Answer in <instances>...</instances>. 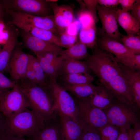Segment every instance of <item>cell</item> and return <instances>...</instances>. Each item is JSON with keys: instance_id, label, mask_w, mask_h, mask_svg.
Segmentation results:
<instances>
[{"instance_id": "6da1fadb", "label": "cell", "mask_w": 140, "mask_h": 140, "mask_svg": "<svg viewBox=\"0 0 140 140\" xmlns=\"http://www.w3.org/2000/svg\"><path fill=\"white\" fill-rule=\"evenodd\" d=\"M17 84L28 101L30 108L44 120L55 118L58 115L56 104L47 88L26 79L18 81Z\"/></svg>"}, {"instance_id": "7a4b0ae2", "label": "cell", "mask_w": 140, "mask_h": 140, "mask_svg": "<svg viewBox=\"0 0 140 140\" xmlns=\"http://www.w3.org/2000/svg\"><path fill=\"white\" fill-rule=\"evenodd\" d=\"M5 118V135L26 137L32 139L44 121L37 113L29 108L12 117Z\"/></svg>"}, {"instance_id": "3957f363", "label": "cell", "mask_w": 140, "mask_h": 140, "mask_svg": "<svg viewBox=\"0 0 140 140\" xmlns=\"http://www.w3.org/2000/svg\"><path fill=\"white\" fill-rule=\"evenodd\" d=\"M85 62L98 78L101 84L106 88L121 70L112 54L97 46Z\"/></svg>"}, {"instance_id": "277c9868", "label": "cell", "mask_w": 140, "mask_h": 140, "mask_svg": "<svg viewBox=\"0 0 140 140\" xmlns=\"http://www.w3.org/2000/svg\"><path fill=\"white\" fill-rule=\"evenodd\" d=\"M139 110L135 106L116 99L110 107L103 110L106 115L108 124L120 129H129L140 122Z\"/></svg>"}, {"instance_id": "5b68a950", "label": "cell", "mask_w": 140, "mask_h": 140, "mask_svg": "<svg viewBox=\"0 0 140 140\" xmlns=\"http://www.w3.org/2000/svg\"><path fill=\"white\" fill-rule=\"evenodd\" d=\"M74 99L78 112L79 123L83 129L99 131L108 124L103 110L91 105L88 97L79 98L76 97Z\"/></svg>"}, {"instance_id": "8992f818", "label": "cell", "mask_w": 140, "mask_h": 140, "mask_svg": "<svg viewBox=\"0 0 140 140\" xmlns=\"http://www.w3.org/2000/svg\"><path fill=\"white\" fill-rule=\"evenodd\" d=\"M47 83V89L53 97L58 110L80 125L78 110L73 97L62 86L58 83L56 80H49Z\"/></svg>"}, {"instance_id": "52a82bcc", "label": "cell", "mask_w": 140, "mask_h": 140, "mask_svg": "<svg viewBox=\"0 0 140 140\" xmlns=\"http://www.w3.org/2000/svg\"><path fill=\"white\" fill-rule=\"evenodd\" d=\"M30 107L28 101L17 84L5 93L0 101V111L6 118L12 117Z\"/></svg>"}, {"instance_id": "ba28073f", "label": "cell", "mask_w": 140, "mask_h": 140, "mask_svg": "<svg viewBox=\"0 0 140 140\" xmlns=\"http://www.w3.org/2000/svg\"><path fill=\"white\" fill-rule=\"evenodd\" d=\"M118 8H109L98 5L97 11L102 24L98 31V35L121 43V34L119 32L117 19Z\"/></svg>"}, {"instance_id": "9c48e42d", "label": "cell", "mask_w": 140, "mask_h": 140, "mask_svg": "<svg viewBox=\"0 0 140 140\" xmlns=\"http://www.w3.org/2000/svg\"><path fill=\"white\" fill-rule=\"evenodd\" d=\"M1 1L4 9L28 15L46 16L50 9L48 2L41 0H9Z\"/></svg>"}, {"instance_id": "30bf717a", "label": "cell", "mask_w": 140, "mask_h": 140, "mask_svg": "<svg viewBox=\"0 0 140 140\" xmlns=\"http://www.w3.org/2000/svg\"><path fill=\"white\" fill-rule=\"evenodd\" d=\"M11 18L14 25L20 24L31 26L50 31L56 34L58 29L53 15L38 16L17 12L5 9Z\"/></svg>"}, {"instance_id": "8fae6325", "label": "cell", "mask_w": 140, "mask_h": 140, "mask_svg": "<svg viewBox=\"0 0 140 140\" xmlns=\"http://www.w3.org/2000/svg\"><path fill=\"white\" fill-rule=\"evenodd\" d=\"M106 88L115 99L137 107L134 103L131 87L122 71Z\"/></svg>"}, {"instance_id": "7c38bea8", "label": "cell", "mask_w": 140, "mask_h": 140, "mask_svg": "<svg viewBox=\"0 0 140 140\" xmlns=\"http://www.w3.org/2000/svg\"><path fill=\"white\" fill-rule=\"evenodd\" d=\"M30 54L16 47L11 55L8 71L12 80L16 82L25 79L26 72L30 62Z\"/></svg>"}, {"instance_id": "4fadbf2b", "label": "cell", "mask_w": 140, "mask_h": 140, "mask_svg": "<svg viewBox=\"0 0 140 140\" xmlns=\"http://www.w3.org/2000/svg\"><path fill=\"white\" fill-rule=\"evenodd\" d=\"M33 139L65 140L59 114L55 118L44 120L42 125Z\"/></svg>"}, {"instance_id": "5bb4252c", "label": "cell", "mask_w": 140, "mask_h": 140, "mask_svg": "<svg viewBox=\"0 0 140 140\" xmlns=\"http://www.w3.org/2000/svg\"><path fill=\"white\" fill-rule=\"evenodd\" d=\"M50 3L53 11L54 18L57 28L58 34L65 31L75 20L73 10L69 5H59L57 4V2Z\"/></svg>"}, {"instance_id": "9a60e30c", "label": "cell", "mask_w": 140, "mask_h": 140, "mask_svg": "<svg viewBox=\"0 0 140 140\" xmlns=\"http://www.w3.org/2000/svg\"><path fill=\"white\" fill-rule=\"evenodd\" d=\"M98 36L96 39L97 46L114 54L118 63L127 56L134 54L121 43L101 35Z\"/></svg>"}, {"instance_id": "2e32d148", "label": "cell", "mask_w": 140, "mask_h": 140, "mask_svg": "<svg viewBox=\"0 0 140 140\" xmlns=\"http://www.w3.org/2000/svg\"><path fill=\"white\" fill-rule=\"evenodd\" d=\"M23 32V38L25 45L36 54L48 51H60L62 50L61 47Z\"/></svg>"}, {"instance_id": "e0dca14e", "label": "cell", "mask_w": 140, "mask_h": 140, "mask_svg": "<svg viewBox=\"0 0 140 140\" xmlns=\"http://www.w3.org/2000/svg\"><path fill=\"white\" fill-rule=\"evenodd\" d=\"M133 93L136 106L140 108V72L118 63Z\"/></svg>"}, {"instance_id": "ac0fdd59", "label": "cell", "mask_w": 140, "mask_h": 140, "mask_svg": "<svg viewBox=\"0 0 140 140\" xmlns=\"http://www.w3.org/2000/svg\"><path fill=\"white\" fill-rule=\"evenodd\" d=\"M65 140H79L83 129L80 124L58 110Z\"/></svg>"}, {"instance_id": "d6986e66", "label": "cell", "mask_w": 140, "mask_h": 140, "mask_svg": "<svg viewBox=\"0 0 140 140\" xmlns=\"http://www.w3.org/2000/svg\"><path fill=\"white\" fill-rule=\"evenodd\" d=\"M117 23L125 30L128 35L140 34V22L130 14L118 8L117 12Z\"/></svg>"}, {"instance_id": "ffe728a7", "label": "cell", "mask_w": 140, "mask_h": 140, "mask_svg": "<svg viewBox=\"0 0 140 140\" xmlns=\"http://www.w3.org/2000/svg\"><path fill=\"white\" fill-rule=\"evenodd\" d=\"M99 90L93 95L88 97L90 104L102 110L110 107L116 99L114 98L106 88L101 84Z\"/></svg>"}, {"instance_id": "44dd1931", "label": "cell", "mask_w": 140, "mask_h": 140, "mask_svg": "<svg viewBox=\"0 0 140 140\" xmlns=\"http://www.w3.org/2000/svg\"><path fill=\"white\" fill-rule=\"evenodd\" d=\"M15 25L25 32L45 41L61 47L58 36L50 31L22 24H17Z\"/></svg>"}, {"instance_id": "7402d4cb", "label": "cell", "mask_w": 140, "mask_h": 140, "mask_svg": "<svg viewBox=\"0 0 140 140\" xmlns=\"http://www.w3.org/2000/svg\"><path fill=\"white\" fill-rule=\"evenodd\" d=\"M62 86L67 92L79 98H87L91 96L96 93L100 88V86H95L92 83L77 85L64 84Z\"/></svg>"}, {"instance_id": "603a6c76", "label": "cell", "mask_w": 140, "mask_h": 140, "mask_svg": "<svg viewBox=\"0 0 140 140\" xmlns=\"http://www.w3.org/2000/svg\"><path fill=\"white\" fill-rule=\"evenodd\" d=\"M63 59H69L80 61L87 59L90 55L87 47L79 41L70 48L61 51L60 54Z\"/></svg>"}, {"instance_id": "cb8c5ba5", "label": "cell", "mask_w": 140, "mask_h": 140, "mask_svg": "<svg viewBox=\"0 0 140 140\" xmlns=\"http://www.w3.org/2000/svg\"><path fill=\"white\" fill-rule=\"evenodd\" d=\"M36 58L42 66L46 77L48 80H56L61 74L63 59L60 56L58 57L52 62H48L39 57Z\"/></svg>"}, {"instance_id": "d4e9b609", "label": "cell", "mask_w": 140, "mask_h": 140, "mask_svg": "<svg viewBox=\"0 0 140 140\" xmlns=\"http://www.w3.org/2000/svg\"><path fill=\"white\" fill-rule=\"evenodd\" d=\"M90 70L85 61L63 59L61 74L88 73Z\"/></svg>"}, {"instance_id": "484cf974", "label": "cell", "mask_w": 140, "mask_h": 140, "mask_svg": "<svg viewBox=\"0 0 140 140\" xmlns=\"http://www.w3.org/2000/svg\"><path fill=\"white\" fill-rule=\"evenodd\" d=\"M16 41L13 37H9L0 51V72L7 71L12 53L16 47Z\"/></svg>"}, {"instance_id": "4316f807", "label": "cell", "mask_w": 140, "mask_h": 140, "mask_svg": "<svg viewBox=\"0 0 140 140\" xmlns=\"http://www.w3.org/2000/svg\"><path fill=\"white\" fill-rule=\"evenodd\" d=\"M96 25L81 29L79 33V41L87 48L94 50L97 47Z\"/></svg>"}, {"instance_id": "83f0119b", "label": "cell", "mask_w": 140, "mask_h": 140, "mask_svg": "<svg viewBox=\"0 0 140 140\" xmlns=\"http://www.w3.org/2000/svg\"><path fill=\"white\" fill-rule=\"evenodd\" d=\"M64 84L77 85L92 83L94 80L93 76L88 73H77L63 74Z\"/></svg>"}, {"instance_id": "f1b7e54d", "label": "cell", "mask_w": 140, "mask_h": 140, "mask_svg": "<svg viewBox=\"0 0 140 140\" xmlns=\"http://www.w3.org/2000/svg\"><path fill=\"white\" fill-rule=\"evenodd\" d=\"M30 63L34 73L36 84L47 88L48 83L43 69L36 58L30 54Z\"/></svg>"}, {"instance_id": "f546056e", "label": "cell", "mask_w": 140, "mask_h": 140, "mask_svg": "<svg viewBox=\"0 0 140 140\" xmlns=\"http://www.w3.org/2000/svg\"><path fill=\"white\" fill-rule=\"evenodd\" d=\"M121 42L134 54H140V34H122Z\"/></svg>"}, {"instance_id": "4dcf8cb0", "label": "cell", "mask_w": 140, "mask_h": 140, "mask_svg": "<svg viewBox=\"0 0 140 140\" xmlns=\"http://www.w3.org/2000/svg\"><path fill=\"white\" fill-rule=\"evenodd\" d=\"M81 7L82 10L78 16V20L80 24V29L87 28L95 24L97 21L92 14L85 5Z\"/></svg>"}, {"instance_id": "1f68e13d", "label": "cell", "mask_w": 140, "mask_h": 140, "mask_svg": "<svg viewBox=\"0 0 140 140\" xmlns=\"http://www.w3.org/2000/svg\"><path fill=\"white\" fill-rule=\"evenodd\" d=\"M101 140H116L120 129L108 124L99 130Z\"/></svg>"}, {"instance_id": "d6a6232c", "label": "cell", "mask_w": 140, "mask_h": 140, "mask_svg": "<svg viewBox=\"0 0 140 140\" xmlns=\"http://www.w3.org/2000/svg\"><path fill=\"white\" fill-rule=\"evenodd\" d=\"M58 36L61 47L68 48L75 44L77 41V36L70 35L65 30L59 33Z\"/></svg>"}, {"instance_id": "836d02e7", "label": "cell", "mask_w": 140, "mask_h": 140, "mask_svg": "<svg viewBox=\"0 0 140 140\" xmlns=\"http://www.w3.org/2000/svg\"><path fill=\"white\" fill-rule=\"evenodd\" d=\"M79 140H101L99 131L83 129Z\"/></svg>"}, {"instance_id": "e575fe53", "label": "cell", "mask_w": 140, "mask_h": 140, "mask_svg": "<svg viewBox=\"0 0 140 140\" xmlns=\"http://www.w3.org/2000/svg\"><path fill=\"white\" fill-rule=\"evenodd\" d=\"M16 85V82L10 79L0 72V89H12Z\"/></svg>"}, {"instance_id": "d590c367", "label": "cell", "mask_w": 140, "mask_h": 140, "mask_svg": "<svg viewBox=\"0 0 140 140\" xmlns=\"http://www.w3.org/2000/svg\"><path fill=\"white\" fill-rule=\"evenodd\" d=\"M83 2L86 8L92 14L97 21V7L98 5L97 0H83Z\"/></svg>"}, {"instance_id": "8d00e7d4", "label": "cell", "mask_w": 140, "mask_h": 140, "mask_svg": "<svg viewBox=\"0 0 140 140\" xmlns=\"http://www.w3.org/2000/svg\"><path fill=\"white\" fill-rule=\"evenodd\" d=\"M81 29L80 24L77 20L73 22L65 30V31L68 34L74 36H77L79 29Z\"/></svg>"}, {"instance_id": "74e56055", "label": "cell", "mask_w": 140, "mask_h": 140, "mask_svg": "<svg viewBox=\"0 0 140 140\" xmlns=\"http://www.w3.org/2000/svg\"><path fill=\"white\" fill-rule=\"evenodd\" d=\"M136 0H119L122 11L129 12L132 9Z\"/></svg>"}, {"instance_id": "f35d334b", "label": "cell", "mask_w": 140, "mask_h": 140, "mask_svg": "<svg viewBox=\"0 0 140 140\" xmlns=\"http://www.w3.org/2000/svg\"><path fill=\"white\" fill-rule=\"evenodd\" d=\"M98 4L109 8H116L119 4V0H97Z\"/></svg>"}, {"instance_id": "ab89813d", "label": "cell", "mask_w": 140, "mask_h": 140, "mask_svg": "<svg viewBox=\"0 0 140 140\" xmlns=\"http://www.w3.org/2000/svg\"><path fill=\"white\" fill-rule=\"evenodd\" d=\"M132 140H140V123H137L129 129Z\"/></svg>"}, {"instance_id": "60d3db41", "label": "cell", "mask_w": 140, "mask_h": 140, "mask_svg": "<svg viewBox=\"0 0 140 140\" xmlns=\"http://www.w3.org/2000/svg\"><path fill=\"white\" fill-rule=\"evenodd\" d=\"M130 11V15L140 22V0H136V2Z\"/></svg>"}, {"instance_id": "b9f144b4", "label": "cell", "mask_w": 140, "mask_h": 140, "mask_svg": "<svg viewBox=\"0 0 140 140\" xmlns=\"http://www.w3.org/2000/svg\"><path fill=\"white\" fill-rule=\"evenodd\" d=\"M129 129H120L119 135L116 140H132Z\"/></svg>"}, {"instance_id": "7bdbcfd3", "label": "cell", "mask_w": 140, "mask_h": 140, "mask_svg": "<svg viewBox=\"0 0 140 140\" xmlns=\"http://www.w3.org/2000/svg\"><path fill=\"white\" fill-rule=\"evenodd\" d=\"M25 79L31 82L36 84L34 73L30 62L26 72Z\"/></svg>"}, {"instance_id": "ee69618b", "label": "cell", "mask_w": 140, "mask_h": 140, "mask_svg": "<svg viewBox=\"0 0 140 140\" xmlns=\"http://www.w3.org/2000/svg\"><path fill=\"white\" fill-rule=\"evenodd\" d=\"M6 118L0 111V140L5 135Z\"/></svg>"}, {"instance_id": "f6af8a7d", "label": "cell", "mask_w": 140, "mask_h": 140, "mask_svg": "<svg viewBox=\"0 0 140 140\" xmlns=\"http://www.w3.org/2000/svg\"><path fill=\"white\" fill-rule=\"evenodd\" d=\"M1 140H34L32 139H26L23 137L10 136L5 135Z\"/></svg>"}, {"instance_id": "bcb514c9", "label": "cell", "mask_w": 140, "mask_h": 140, "mask_svg": "<svg viewBox=\"0 0 140 140\" xmlns=\"http://www.w3.org/2000/svg\"><path fill=\"white\" fill-rule=\"evenodd\" d=\"M1 1H0V22L1 21L4 16V10Z\"/></svg>"}, {"instance_id": "7dc6e473", "label": "cell", "mask_w": 140, "mask_h": 140, "mask_svg": "<svg viewBox=\"0 0 140 140\" xmlns=\"http://www.w3.org/2000/svg\"><path fill=\"white\" fill-rule=\"evenodd\" d=\"M9 89H0V101L5 93Z\"/></svg>"}]
</instances>
